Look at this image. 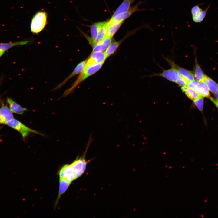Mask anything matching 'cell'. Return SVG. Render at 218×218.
Here are the masks:
<instances>
[{
  "label": "cell",
  "mask_w": 218,
  "mask_h": 218,
  "mask_svg": "<svg viewBox=\"0 0 218 218\" xmlns=\"http://www.w3.org/2000/svg\"><path fill=\"white\" fill-rule=\"evenodd\" d=\"M103 64H90L86 63L82 71L76 80L71 88L65 91L63 96H66L71 93L80 82L97 71L101 68Z\"/></svg>",
  "instance_id": "obj_1"
},
{
  "label": "cell",
  "mask_w": 218,
  "mask_h": 218,
  "mask_svg": "<svg viewBox=\"0 0 218 218\" xmlns=\"http://www.w3.org/2000/svg\"><path fill=\"white\" fill-rule=\"evenodd\" d=\"M47 15L45 12L39 11L32 18L30 25L31 32L38 34L45 27L47 22Z\"/></svg>",
  "instance_id": "obj_2"
},
{
  "label": "cell",
  "mask_w": 218,
  "mask_h": 218,
  "mask_svg": "<svg viewBox=\"0 0 218 218\" xmlns=\"http://www.w3.org/2000/svg\"><path fill=\"white\" fill-rule=\"evenodd\" d=\"M5 124L18 131L21 134L23 138H25L31 133L43 135L36 130L28 127L15 119L13 118L9 121L6 122Z\"/></svg>",
  "instance_id": "obj_3"
},
{
  "label": "cell",
  "mask_w": 218,
  "mask_h": 218,
  "mask_svg": "<svg viewBox=\"0 0 218 218\" xmlns=\"http://www.w3.org/2000/svg\"><path fill=\"white\" fill-rule=\"evenodd\" d=\"M87 164L85 157H83L77 158L71 164L74 172L75 179L81 176L84 173Z\"/></svg>",
  "instance_id": "obj_4"
},
{
  "label": "cell",
  "mask_w": 218,
  "mask_h": 218,
  "mask_svg": "<svg viewBox=\"0 0 218 218\" xmlns=\"http://www.w3.org/2000/svg\"><path fill=\"white\" fill-rule=\"evenodd\" d=\"M200 4L193 7L191 9L192 18L193 21L196 23H200L205 18L210 5L204 9L200 7Z\"/></svg>",
  "instance_id": "obj_5"
},
{
  "label": "cell",
  "mask_w": 218,
  "mask_h": 218,
  "mask_svg": "<svg viewBox=\"0 0 218 218\" xmlns=\"http://www.w3.org/2000/svg\"><path fill=\"white\" fill-rule=\"evenodd\" d=\"M171 67L170 69L164 70L160 73L155 74L153 76L161 77L170 81L176 83L180 75L176 68L172 66Z\"/></svg>",
  "instance_id": "obj_6"
},
{
  "label": "cell",
  "mask_w": 218,
  "mask_h": 218,
  "mask_svg": "<svg viewBox=\"0 0 218 218\" xmlns=\"http://www.w3.org/2000/svg\"><path fill=\"white\" fill-rule=\"evenodd\" d=\"M58 174L60 178L71 183L75 180L74 172L71 164H65L62 166Z\"/></svg>",
  "instance_id": "obj_7"
},
{
  "label": "cell",
  "mask_w": 218,
  "mask_h": 218,
  "mask_svg": "<svg viewBox=\"0 0 218 218\" xmlns=\"http://www.w3.org/2000/svg\"><path fill=\"white\" fill-rule=\"evenodd\" d=\"M143 2H140L135 5L130 7L126 12L113 18H111L110 20L115 22L124 21V20L129 17L133 13L136 12L147 10L146 9H140L138 8L139 5Z\"/></svg>",
  "instance_id": "obj_8"
},
{
  "label": "cell",
  "mask_w": 218,
  "mask_h": 218,
  "mask_svg": "<svg viewBox=\"0 0 218 218\" xmlns=\"http://www.w3.org/2000/svg\"><path fill=\"white\" fill-rule=\"evenodd\" d=\"M106 21L97 22L92 24L90 27V33L91 37L88 36L85 34L84 35L91 44L97 37L101 29Z\"/></svg>",
  "instance_id": "obj_9"
},
{
  "label": "cell",
  "mask_w": 218,
  "mask_h": 218,
  "mask_svg": "<svg viewBox=\"0 0 218 218\" xmlns=\"http://www.w3.org/2000/svg\"><path fill=\"white\" fill-rule=\"evenodd\" d=\"M87 61V59H86L79 63L77 65L73 72L63 81L54 88L53 90H56L60 88L64 85L72 77L81 73Z\"/></svg>",
  "instance_id": "obj_10"
},
{
  "label": "cell",
  "mask_w": 218,
  "mask_h": 218,
  "mask_svg": "<svg viewBox=\"0 0 218 218\" xmlns=\"http://www.w3.org/2000/svg\"><path fill=\"white\" fill-rule=\"evenodd\" d=\"M107 57L105 53L101 51L93 52L87 59V63L92 64H103Z\"/></svg>",
  "instance_id": "obj_11"
},
{
  "label": "cell",
  "mask_w": 218,
  "mask_h": 218,
  "mask_svg": "<svg viewBox=\"0 0 218 218\" xmlns=\"http://www.w3.org/2000/svg\"><path fill=\"white\" fill-rule=\"evenodd\" d=\"M124 21L115 22L110 20L108 21L106 36L112 38L123 23Z\"/></svg>",
  "instance_id": "obj_12"
},
{
  "label": "cell",
  "mask_w": 218,
  "mask_h": 218,
  "mask_svg": "<svg viewBox=\"0 0 218 218\" xmlns=\"http://www.w3.org/2000/svg\"><path fill=\"white\" fill-rule=\"evenodd\" d=\"M171 66L176 68L180 74L188 81L194 80L193 74L190 71L180 67L174 62H170Z\"/></svg>",
  "instance_id": "obj_13"
},
{
  "label": "cell",
  "mask_w": 218,
  "mask_h": 218,
  "mask_svg": "<svg viewBox=\"0 0 218 218\" xmlns=\"http://www.w3.org/2000/svg\"><path fill=\"white\" fill-rule=\"evenodd\" d=\"M135 0H124L121 4L114 12L111 18H113L127 11L130 8V6Z\"/></svg>",
  "instance_id": "obj_14"
},
{
  "label": "cell",
  "mask_w": 218,
  "mask_h": 218,
  "mask_svg": "<svg viewBox=\"0 0 218 218\" xmlns=\"http://www.w3.org/2000/svg\"><path fill=\"white\" fill-rule=\"evenodd\" d=\"M59 183L58 193L56 200L55 208L56 207L58 204L61 196L65 192L71 183L65 180L60 178L59 179Z\"/></svg>",
  "instance_id": "obj_15"
},
{
  "label": "cell",
  "mask_w": 218,
  "mask_h": 218,
  "mask_svg": "<svg viewBox=\"0 0 218 218\" xmlns=\"http://www.w3.org/2000/svg\"><path fill=\"white\" fill-rule=\"evenodd\" d=\"M7 102L9 105L10 110L12 112L22 115L27 110L26 108L22 107L10 98H7Z\"/></svg>",
  "instance_id": "obj_16"
},
{
  "label": "cell",
  "mask_w": 218,
  "mask_h": 218,
  "mask_svg": "<svg viewBox=\"0 0 218 218\" xmlns=\"http://www.w3.org/2000/svg\"><path fill=\"white\" fill-rule=\"evenodd\" d=\"M112 38L106 36L101 43L93 45L92 53L101 51L106 49L112 40Z\"/></svg>",
  "instance_id": "obj_17"
},
{
  "label": "cell",
  "mask_w": 218,
  "mask_h": 218,
  "mask_svg": "<svg viewBox=\"0 0 218 218\" xmlns=\"http://www.w3.org/2000/svg\"><path fill=\"white\" fill-rule=\"evenodd\" d=\"M107 23L108 21H106L105 24L102 26L96 39L94 42L91 44L92 46L94 45L101 43L106 38L107 34Z\"/></svg>",
  "instance_id": "obj_18"
},
{
  "label": "cell",
  "mask_w": 218,
  "mask_h": 218,
  "mask_svg": "<svg viewBox=\"0 0 218 218\" xmlns=\"http://www.w3.org/2000/svg\"><path fill=\"white\" fill-rule=\"evenodd\" d=\"M31 41L26 40L14 42L0 43V51L5 52L13 47L26 45Z\"/></svg>",
  "instance_id": "obj_19"
},
{
  "label": "cell",
  "mask_w": 218,
  "mask_h": 218,
  "mask_svg": "<svg viewBox=\"0 0 218 218\" xmlns=\"http://www.w3.org/2000/svg\"><path fill=\"white\" fill-rule=\"evenodd\" d=\"M0 116L5 122L13 119L12 111L6 105H2L0 108Z\"/></svg>",
  "instance_id": "obj_20"
},
{
  "label": "cell",
  "mask_w": 218,
  "mask_h": 218,
  "mask_svg": "<svg viewBox=\"0 0 218 218\" xmlns=\"http://www.w3.org/2000/svg\"><path fill=\"white\" fill-rule=\"evenodd\" d=\"M197 92L201 97L210 98L209 89L204 82H199Z\"/></svg>",
  "instance_id": "obj_21"
},
{
  "label": "cell",
  "mask_w": 218,
  "mask_h": 218,
  "mask_svg": "<svg viewBox=\"0 0 218 218\" xmlns=\"http://www.w3.org/2000/svg\"><path fill=\"white\" fill-rule=\"evenodd\" d=\"M181 89L189 99L193 101L201 97L197 92L187 86L181 87Z\"/></svg>",
  "instance_id": "obj_22"
},
{
  "label": "cell",
  "mask_w": 218,
  "mask_h": 218,
  "mask_svg": "<svg viewBox=\"0 0 218 218\" xmlns=\"http://www.w3.org/2000/svg\"><path fill=\"white\" fill-rule=\"evenodd\" d=\"M195 67L194 74V78L198 82L203 81L205 75L198 64L197 58H195Z\"/></svg>",
  "instance_id": "obj_23"
},
{
  "label": "cell",
  "mask_w": 218,
  "mask_h": 218,
  "mask_svg": "<svg viewBox=\"0 0 218 218\" xmlns=\"http://www.w3.org/2000/svg\"><path fill=\"white\" fill-rule=\"evenodd\" d=\"M204 81L211 92L214 93L216 91L218 88V84L213 80L206 75Z\"/></svg>",
  "instance_id": "obj_24"
},
{
  "label": "cell",
  "mask_w": 218,
  "mask_h": 218,
  "mask_svg": "<svg viewBox=\"0 0 218 218\" xmlns=\"http://www.w3.org/2000/svg\"><path fill=\"white\" fill-rule=\"evenodd\" d=\"M121 43V41H114L110 43L104 52L107 58L110 56L115 52Z\"/></svg>",
  "instance_id": "obj_25"
},
{
  "label": "cell",
  "mask_w": 218,
  "mask_h": 218,
  "mask_svg": "<svg viewBox=\"0 0 218 218\" xmlns=\"http://www.w3.org/2000/svg\"><path fill=\"white\" fill-rule=\"evenodd\" d=\"M193 102L198 108L200 111H202L203 109L204 100L203 97H200L199 98L193 101Z\"/></svg>",
  "instance_id": "obj_26"
},
{
  "label": "cell",
  "mask_w": 218,
  "mask_h": 218,
  "mask_svg": "<svg viewBox=\"0 0 218 218\" xmlns=\"http://www.w3.org/2000/svg\"><path fill=\"white\" fill-rule=\"evenodd\" d=\"M199 83L198 81L194 80L188 81L187 86L197 92Z\"/></svg>",
  "instance_id": "obj_27"
},
{
  "label": "cell",
  "mask_w": 218,
  "mask_h": 218,
  "mask_svg": "<svg viewBox=\"0 0 218 218\" xmlns=\"http://www.w3.org/2000/svg\"><path fill=\"white\" fill-rule=\"evenodd\" d=\"M188 81L181 75L176 82L181 87L187 86Z\"/></svg>",
  "instance_id": "obj_28"
},
{
  "label": "cell",
  "mask_w": 218,
  "mask_h": 218,
  "mask_svg": "<svg viewBox=\"0 0 218 218\" xmlns=\"http://www.w3.org/2000/svg\"><path fill=\"white\" fill-rule=\"evenodd\" d=\"M210 99L218 108V100H216L215 99H214L211 97L210 98Z\"/></svg>",
  "instance_id": "obj_29"
},
{
  "label": "cell",
  "mask_w": 218,
  "mask_h": 218,
  "mask_svg": "<svg viewBox=\"0 0 218 218\" xmlns=\"http://www.w3.org/2000/svg\"><path fill=\"white\" fill-rule=\"evenodd\" d=\"M214 96L215 97L216 99L218 100V88L216 91L214 93Z\"/></svg>",
  "instance_id": "obj_30"
},
{
  "label": "cell",
  "mask_w": 218,
  "mask_h": 218,
  "mask_svg": "<svg viewBox=\"0 0 218 218\" xmlns=\"http://www.w3.org/2000/svg\"><path fill=\"white\" fill-rule=\"evenodd\" d=\"M5 52L0 51V58L3 55Z\"/></svg>",
  "instance_id": "obj_31"
},
{
  "label": "cell",
  "mask_w": 218,
  "mask_h": 218,
  "mask_svg": "<svg viewBox=\"0 0 218 218\" xmlns=\"http://www.w3.org/2000/svg\"><path fill=\"white\" fill-rule=\"evenodd\" d=\"M1 127H0V129L1 128Z\"/></svg>",
  "instance_id": "obj_32"
}]
</instances>
